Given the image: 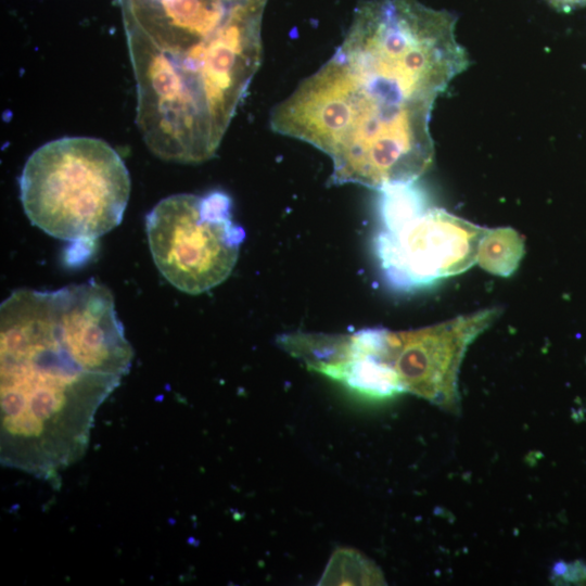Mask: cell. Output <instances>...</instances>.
<instances>
[{"mask_svg": "<svg viewBox=\"0 0 586 586\" xmlns=\"http://www.w3.org/2000/svg\"><path fill=\"white\" fill-rule=\"evenodd\" d=\"M455 27L417 0L364 4L334 54L272 110L271 128L326 153L333 184L413 182L433 162V104L469 63Z\"/></svg>", "mask_w": 586, "mask_h": 586, "instance_id": "obj_1", "label": "cell"}, {"mask_svg": "<svg viewBox=\"0 0 586 586\" xmlns=\"http://www.w3.org/2000/svg\"><path fill=\"white\" fill-rule=\"evenodd\" d=\"M133 355L112 292L94 279L12 291L0 306L1 464L56 483Z\"/></svg>", "mask_w": 586, "mask_h": 586, "instance_id": "obj_2", "label": "cell"}, {"mask_svg": "<svg viewBox=\"0 0 586 586\" xmlns=\"http://www.w3.org/2000/svg\"><path fill=\"white\" fill-rule=\"evenodd\" d=\"M18 183L31 225L80 247L120 224L131 189L119 154L92 137L44 143L26 161Z\"/></svg>", "mask_w": 586, "mask_h": 586, "instance_id": "obj_3", "label": "cell"}, {"mask_svg": "<svg viewBox=\"0 0 586 586\" xmlns=\"http://www.w3.org/2000/svg\"><path fill=\"white\" fill-rule=\"evenodd\" d=\"M221 191L180 193L161 200L145 216L153 262L176 289L200 294L231 273L245 239Z\"/></svg>", "mask_w": 586, "mask_h": 586, "instance_id": "obj_4", "label": "cell"}, {"mask_svg": "<svg viewBox=\"0 0 586 586\" xmlns=\"http://www.w3.org/2000/svg\"><path fill=\"white\" fill-rule=\"evenodd\" d=\"M500 313V307H489L409 331L374 328V353L392 370L400 392L458 412V374L462 358L469 345Z\"/></svg>", "mask_w": 586, "mask_h": 586, "instance_id": "obj_5", "label": "cell"}, {"mask_svg": "<svg viewBox=\"0 0 586 586\" xmlns=\"http://www.w3.org/2000/svg\"><path fill=\"white\" fill-rule=\"evenodd\" d=\"M486 229L428 207L393 229H380L374 252L387 283L411 291L468 270Z\"/></svg>", "mask_w": 586, "mask_h": 586, "instance_id": "obj_6", "label": "cell"}, {"mask_svg": "<svg viewBox=\"0 0 586 586\" xmlns=\"http://www.w3.org/2000/svg\"><path fill=\"white\" fill-rule=\"evenodd\" d=\"M524 252V240L517 230L509 227L486 229L476 262L492 275L509 277L519 267Z\"/></svg>", "mask_w": 586, "mask_h": 586, "instance_id": "obj_7", "label": "cell"}, {"mask_svg": "<svg viewBox=\"0 0 586 586\" xmlns=\"http://www.w3.org/2000/svg\"><path fill=\"white\" fill-rule=\"evenodd\" d=\"M380 569L355 549L339 548L332 555L319 585H384Z\"/></svg>", "mask_w": 586, "mask_h": 586, "instance_id": "obj_8", "label": "cell"}]
</instances>
